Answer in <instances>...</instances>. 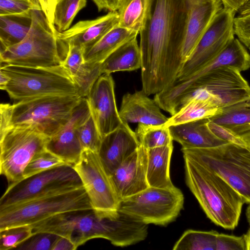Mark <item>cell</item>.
Masks as SVG:
<instances>
[{
    "mask_svg": "<svg viewBox=\"0 0 250 250\" xmlns=\"http://www.w3.org/2000/svg\"><path fill=\"white\" fill-rule=\"evenodd\" d=\"M184 0H154L151 16L139 33L142 90L156 94L173 84L183 65Z\"/></svg>",
    "mask_w": 250,
    "mask_h": 250,
    "instance_id": "obj_1",
    "label": "cell"
},
{
    "mask_svg": "<svg viewBox=\"0 0 250 250\" xmlns=\"http://www.w3.org/2000/svg\"><path fill=\"white\" fill-rule=\"evenodd\" d=\"M211 101L223 108L250 98V85L237 69L224 67L214 69L173 91L163 90L154 100L161 109L173 115L189 99Z\"/></svg>",
    "mask_w": 250,
    "mask_h": 250,
    "instance_id": "obj_2",
    "label": "cell"
},
{
    "mask_svg": "<svg viewBox=\"0 0 250 250\" xmlns=\"http://www.w3.org/2000/svg\"><path fill=\"white\" fill-rule=\"evenodd\" d=\"M187 185L207 217L214 224L233 229L245 201L226 181L196 161L183 156Z\"/></svg>",
    "mask_w": 250,
    "mask_h": 250,
    "instance_id": "obj_3",
    "label": "cell"
},
{
    "mask_svg": "<svg viewBox=\"0 0 250 250\" xmlns=\"http://www.w3.org/2000/svg\"><path fill=\"white\" fill-rule=\"evenodd\" d=\"M80 96H46L1 104L0 131L11 127L30 128L51 137L68 121Z\"/></svg>",
    "mask_w": 250,
    "mask_h": 250,
    "instance_id": "obj_4",
    "label": "cell"
},
{
    "mask_svg": "<svg viewBox=\"0 0 250 250\" xmlns=\"http://www.w3.org/2000/svg\"><path fill=\"white\" fill-rule=\"evenodd\" d=\"M32 23L20 43L0 52V64L31 67L62 64L69 48L42 9L32 10Z\"/></svg>",
    "mask_w": 250,
    "mask_h": 250,
    "instance_id": "obj_5",
    "label": "cell"
},
{
    "mask_svg": "<svg viewBox=\"0 0 250 250\" xmlns=\"http://www.w3.org/2000/svg\"><path fill=\"white\" fill-rule=\"evenodd\" d=\"M90 210L92 208L83 186L54 191L0 208V231L32 227L57 215Z\"/></svg>",
    "mask_w": 250,
    "mask_h": 250,
    "instance_id": "obj_6",
    "label": "cell"
},
{
    "mask_svg": "<svg viewBox=\"0 0 250 250\" xmlns=\"http://www.w3.org/2000/svg\"><path fill=\"white\" fill-rule=\"evenodd\" d=\"M9 81L4 90L17 102L46 96H80V90L63 66L31 67L0 64Z\"/></svg>",
    "mask_w": 250,
    "mask_h": 250,
    "instance_id": "obj_7",
    "label": "cell"
},
{
    "mask_svg": "<svg viewBox=\"0 0 250 250\" xmlns=\"http://www.w3.org/2000/svg\"><path fill=\"white\" fill-rule=\"evenodd\" d=\"M183 156L203 165L226 181L250 204V149L226 143L206 148L182 149Z\"/></svg>",
    "mask_w": 250,
    "mask_h": 250,
    "instance_id": "obj_8",
    "label": "cell"
},
{
    "mask_svg": "<svg viewBox=\"0 0 250 250\" xmlns=\"http://www.w3.org/2000/svg\"><path fill=\"white\" fill-rule=\"evenodd\" d=\"M184 202L183 193L175 186L148 187L121 200L119 211L147 225L166 226L178 217Z\"/></svg>",
    "mask_w": 250,
    "mask_h": 250,
    "instance_id": "obj_9",
    "label": "cell"
},
{
    "mask_svg": "<svg viewBox=\"0 0 250 250\" xmlns=\"http://www.w3.org/2000/svg\"><path fill=\"white\" fill-rule=\"evenodd\" d=\"M33 234L49 232L69 239L77 248L94 238L111 242L116 231L114 218H101L93 210L54 216L32 226Z\"/></svg>",
    "mask_w": 250,
    "mask_h": 250,
    "instance_id": "obj_10",
    "label": "cell"
},
{
    "mask_svg": "<svg viewBox=\"0 0 250 250\" xmlns=\"http://www.w3.org/2000/svg\"><path fill=\"white\" fill-rule=\"evenodd\" d=\"M50 137L37 130L11 127L0 131V173L10 183L23 179L32 157L46 149Z\"/></svg>",
    "mask_w": 250,
    "mask_h": 250,
    "instance_id": "obj_11",
    "label": "cell"
},
{
    "mask_svg": "<svg viewBox=\"0 0 250 250\" xmlns=\"http://www.w3.org/2000/svg\"><path fill=\"white\" fill-rule=\"evenodd\" d=\"M73 167L95 214L101 218L116 217L120 201L110 175L105 169L98 153L83 150L79 161Z\"/></svg>",
    "mask_w": 250,
    "mask_h": 250,
    "instance_id": "obj_12",
    "label": "cell"
},
{
    "mask_svg": "<svg viewBox=\"0 0 250 250\" xmlns=\"http://www.w3.org/2000/svg\"><path fill=\"white\" fill-rule=\"evenodd\" d=\"M83 186L74 167L64 164L10 183L0 198V208Z\"/></svg>",
    "mask_w": 250,
    "mask_h": 250,
    "instance_id": "obj_13",
    "label": "cell"
},
{
    "mask_svg": "<svg viewBox=\"0 0 250 250\" xmlns=\"http://www.w3.org/2000/svg\"><path fill=\"white\" fill-rule=\"evenodd\" d=\"M235 11L223 8L216 14L193 51L183 63L176 81L197 71L216 58L235 38Z\"/></svg>",
    "mask_w": 250,
    "mask_h": 250,
    "instance_id": "obj_14",
    "label": "cell"
},
{
    "mask_svg": "<svg viewBox=\"0 0 250 250\" xmlns=\"http://www.w3.org/2000/svg\"><path fill=\"white\" fill-rule=\"evenodd\" d=\"M86 98L91 115L102 138L123 123L117 109L114 82L111 74H102Z\"/></svg>",
    "mask_w": 250,
    "mask_h": 250,
    "instance_id": "obj_15",
    "label": "cell"
},
{
    "mask_svg": "<svg viewBox=\"0 0 250 250\" xmlns=\"http://www.w3.org/2000/svg\"><path fill=\"white\" fill-rule=\"evenodd\" d=\"M90 115L87 99L86 97H83L66 123L50 137L46 149L57 155L65 164L74 166L79 161L83 151L78 130Z\"/></svg>",
    "mask_w": 250,
    "mask_h": 250,
    "instance_id": "obj_16",
    "label": "cell"
},
{
    "mask_svg": "<svg viewBox=\"0 0 250 250\" xmlns=\"http://www.w3.org/2000/svg\"><path fill=\"white\" fill-rule=\"evenodd\" d=\"M186 23L182 48L183 64L192 53L216 14L223 8L221 0H184Z\"/></svg>",
    "mask_w": 250,
    "mask_h": 250,
    "instance_id": "obj_17",
    "label": "cell"
},
{
    "mask_svg": "<svg viewBox=\"0 0 250 250\" xmlns=\"http://www.w3.org/2000/svg\"><path fill=\"white\" fill-rule=\"evenodd\" d=\"M146 149L140 146L110 175L120 201L149 187L146 174Z\"/></svg>",
    "mask_w": 250,
    "mask_h": 250,
    "instance_id": "obj_18",
    "label": "cell"
},
{
    "mask_svg": "<svg viewBox=\"0 0 250 250\" xmlns=\"http://www.w3.org/2000/svg\"><path fill=\"white\" fill-rule=\"evenodd\" d=\"M140 146L135 132L128 124L123 122L102 138L98 154L106 171L111 175Z\"/></svg>",
    "mask_w": 250,
    "mask_h": 250,
    "instance_id": "obj_19",
    "label": "cell"
},
{
    "mask_svg": "<svg viewBox=\"0 0 250 250\" xmlns=\"http://www.w3.org/2000/svg\"><path fill=\"white\" fill-rule=\"evenodd\" d=\"M118 23V12H109L93 20L81 21L67 30L59 32V37L68 45L78 46L84 52L117 26Z\"/></svg>",
    "mask_w": 250,
    "mask_h": 250,
    "instance_id": "obj_20",
    "label": "cell"
},
{
    "mask_svg": "<svg viewBox=\"0 0 250 250\" xmlns=\"http://www.w3.org/2000/svg\"><path fill=\"white\" fill-rule=\"evenodd\" d=\"M224 67L234 68L240 72L250 68V54L238 38H234L216 58L203 67L182 80L175 81L164 90H178L209 72Z\"/></svg>",
    "mask_w": 250,
    "mask_h": 250,
    "instance_id": "obj_21",
    "label": "cell"
},
{
    "mask_svg": "<svg viewBox=\"0 0 250 250\" xmlns=\"http://www.w3.org/2000/svg\"><path fill=\"white\" fill-rule=\"evenodd\" d=\"M154 99L148 97L142 90L124 95L120 109L123 122L148 125H162L168 118L161 111Z\"/></svg>",
    "mask_w": 250,
    "mask_h": 250,
    "instance_id": "obj_22",
    "label": "cell"
},
{
    "mask_svg": "<svg viewBox=\"0 0 250 250\" xmlns=\"http://www.w3.org/2000/svg\"><path fill=\"white\" fill-rule=\"evenodd\" d=\"M208 119H203L168 126L173 140L182 149L206 148L227 142L216 136L208 125Z\"/></svg>",
    "mask_w": 250,
    "mask_h": 250,
    "instance_id": "obj_23",
    "label": "cell"
},
{
    "mask_svg": "<svg viewBox=\"0 0 250 250\" xmlns=\"http://www.w3.org/2000/svg\"><path fill=\"white\" fill-rule=\"evenodd\" d=\"M62 64L79 87L82 97H86L95 83L102 75L100 64L84 62L83 51L75 45H69Z\"/></svg>",
    "mask_w": 250,
    "mask_h": 250,
    "instance_id": "obj_24",
    "label": "cell"
},
{
    "mask_svg": "<svg viewBox=\"0 0 250 250\" xmlns=\"http://www.w3.org/2000/svg\"><path fill=\"white\" fill-rule=\"evenodd\" d=\"M173 144L146 149V174L149 187L172 188L170 164Z\"/></svg>",
    "mask_w": 250,
    "mask_h": 250,
    "instance_id": "obj_25",
    "label": "cell"
},
{
    "mask_svg": "<svg viewBox=\"0 0 250 250\" xmlns=\"http://www.w3.org/2000/svg\"><path fill=\"white\" fill-rule=\"evenodd\" d=\"M137 32L116 26L99 41L83 52L84 62L91 64L102 63L121 45L136 38Z\"/></svg>",
    "mask_w": 250,
    "mask_h": 250,
    "instance_id": "obj_26",
    "label": "cell"
},
{
    "mask_svg": "<svg viewBox=\"0 0 250 250\" xmlns=\"http://www.w3.org/2000/svg\"><path fill=\"white\" fill-rule=\"evenodd\" d=\"M142 63L141 49L136 37L119 47L101 63V73L133 71L141 68Z\"/></svg>",
    "mask_w": 250,
    "mask_h": 250,
    "instance_id": "obj_27",
    "label": "cell"
},
{
    "mask_svg": "<svg viewBox=\"0 0 250 250\" xmlns=\"http://www.w3.org/2000/svg\"><path fill=\"white\" fill-rule=\"evenodd\" d=\"M154 0H122L117 11L118 26L139 33L152 14Z\"/></svg>",
    "mask_w": 250,
    "mask_h": 250,
    "instance_id": "obj_28",
    "label": "cell"
},
{
    "mask_svg": "<svg viewBox=\"0 0 250 250\" xmlns=\"http://www.w3.org/2000/svg\"><path fill=\"white\" fill-rule=\"evenodd\" d=\"M32 10L0 15V52L20 43L26 37L32 25Z\"/></svg>",
    "mask_w": 250,
    "mask_h": 250,
    "instance_id": "obj_29",
    "label": "cell"
},
{
    "mask_svg": "<svg viewBox=\"0 0 250 250\" xmlns=\"http://www.w3.org/2000/svg\"><path fill=\"white\" fill-rule=\"evenodd\" d=\"M208 119L238 136L250 131V98L222 108Z\"/></svg>",
    "mask_w": 250,
    "mask_h": 250,
    "instance_id": "obj_30",
    "label": "cell"
},
{
    "mask_svg": "<svg viewBox=\"0 0 250 250\" xmlns=\"http://www.w3.org/2000/svg\"><path fill=\"white\" fill-rule=\"evenodd\" d=\"M221 108L211 101L191 98L168 118L167 126L176 125L203 119H208L219 113Z\"/></svg>",
    "mask_w": 250,
    "mask_h": 250,
    "instance_id": "obj_31",
    "label": "cell"
},
{
    "mask_svg": "<svg viewBox=\"0 0 250 250\" xmlns=\"http://www.w3.org/2000/svg\"><path fill=\"white\" fill-rule=\"evenodd\" d=\"M135 132L140 145L147 149L167 146L173 141L166 124H138Z\"/></svg>",
    "mask_w": 250,
    "mask_h": 250,
    "instance_id": "obj_32",
    "label": "cell"
},
{
    "mask_svg": "<svg viewBox=\"0 0 250 250\" xmlns=\"http://www.w3.org/2000/svg\"><path fill=\"white\" fill-rule=\"evenodd\" d=\"M217 232L188 229L173 248V250H216Z\"/></svg>",
    "mask_w": 250,
    "mask_h": 250,
    "instance_id": "obj_33",
    "label": "cell"
},
{
    "mask_svg": "<svg viewBox=\"0 0 250 250\" xmlns=\"http://www.w3.org/2000/svg\"><path fill=\"white\" fill-rule=\"evenodd\" d=\"M86 0H58L55 6L53 24L59 32L70 28L74 18L86 5Z\"/></svg>",
    "mask_w": 250,
    "mask_h": 250,
    "instance_id": "obj_34",
    "label": "cell"
},
{
    "mask_svg": "<svg viewBox=\"0 0 250 250\" xmlns=\"http://www.w3.org/2000/svg\"><path fill=\"white\" fill-rule=\"evenodd\" d=\"M65 164L57 155L46 149L36 153L25 167L23 178Z\"/></svg>",
    "mask_w": 250,
    "mask_h": 250,
    "instance_id": "obj_35",
    "label": "cell"
},
{
    "mask_svg": "<svg viewBox=\"0 0 250 250\" xmlns=\"http://www.w3.org/2000/svg\"><path fill=\"white\" fill-rule=\"evenodd\" d=\"M78 135L83 148L98 153L102 137L91 115L79 128Z\"/></svg>",
    "mask_w": 250,
    "mask_h": 250,
    "instance_id": "obj_36",
    "label": "cell"
},
{
    "mask_svg": "<svg viewBox=\"0 0 250 250\" xmlns=\"http://www.w3.org/2000/svg\"><path fill=\"white\" fill-rule=\"evenodd\" d=\"M33 235L29 226L16 227L0 231V250L16 249Z\"/></svg>",
    "mask_w": 250,
    "mask_h": 250,
    "instance_id": "obj_37",
    "label": "cell"
},
{
    "mask_svg": "<svg viewBox=\"0 0 250 250\" xmlns=\"http://www.w3.org/2000/svg\"><path fill=\"white\" fill-rule=\"evenodd\" d=\"M59 236L49 232L33 234L16 249L23 250H52Z\"/></svg>",
    "mask_w": 250,
    "mask_h": 250,
    "instance_id": "obj_38",
    "label": "cell"
},
{
    "mask_svg": "<svg viewBox=\"0 0 250 250\" xmlns=\"http://www.w3.org/2000/svg\"><path fill=\"white\" fill-rule=\"evenodd\" d=\"M33 9L42 8L29 0H0V15L20 14Z\"/></svg>",
    "mask_w": 250,
    "mask_h": 250,
    "instance_id": "obj_39",
    "label": "cell"
},
{
    "mask_svg": "<svg viewBox=\"0 0 250 250\" xmlns=\"http://www.w3.org/2000/svg\"><path fill=\"white\" fill-rule=\"evenodd\" d=\"M234 27L235 35L250 50V12L235 16Z\"/></svg>",
    "mask_w": 250,
    "mask_h": 250,
    "instance_id": "obj_40",
    "label": "cell"
},
{
    "mask_svg": "<svg viewBox=\"0 0 250 250\" xmlns=\"http://www.w3.org/2000/svg\"><path fill=\"white\" fill-rule=\"evenodd\" d=\"M216 250H246L243 236L217 233Z\"/></svg>",
    "mask_w": 250,
    "mask_h": 250,
    "instance_id": "obj_41",
    "label": "cell"
},
{
    "mask_svg": "<svg viewBox=\"0 0 250 250\" xmlns=\"http://www.w3.org/2000/svg\"><path fill=\"white\" fill-rule=\"evenodd\" d=\"M208 125L211 131L218 137L227 143L246 146L241 138L229 129L216 124L208 119Z\"/></svg>",
    "mask_w": 250,
    "mask_h": 250,
    "instance_id": "obj_42",
    "label": "cell"
},
{
    "mask_svg": "<svg viewBox=\"0 0 250 250\" xmlns=\"http://www.w3.org/2000/svg\"><path fill=\"white\" fill-rule=\"evenodd\" d=\"M98 8L99 11L102 10L109 12L117 11L122 0H92Z\"/></svg>",
    "mask_w": 250,
    "mask_h": 250,
    "instance_id": "obj_43",
    "label": "cell"
},
{
    "mask_svg": "<svg viewBox=\"0 0 250 250\" xmlns=\"http://www.w3.org/2000/svg\"><path fill=\"white\" fill-rule=\"evenodd\" d=\"M58 0H38L45 16L53 24L55 8Z\"/></svg>",
    "mask_w": 250,
    "mask_h": 250,
    "instance_id": "obj_44",
    "label": "cell"
},
{
    "mask_svg": "<svg viewBox=\"0 0 250 250\" xmlns=\"http://www.w3.org/2000/svg\"><path fill=\"white\" fill-rule=\"evenodd\" d=\"M77 248L68 238L59 236L52 248V250H75Z\"/></svg>",
    "mask_w": 250,
    "mask_h": 250,
    "instance_id": "obj_45",
    "label": "cell"
},
{
    "mask_svg": "<svg viewBox=\"0 0 250 250\" xmlns=\"http://www.w3.org/2000/svg\"><path fill=\"white\" fill-rule=\"evenodd\" d=\"M249 0H221L223 7L230 9L236 12Z\"/></svg>",
    "mask_w": 250,
    "mask_h": 250,
    "instance_id": "obj_46",
    "label": "cell"
},
{
    "mask_svg": "<svg viewBox=\"0 0 250 250\" xmlns=\"http://www.w3.org/2000/svg\"><path fill=\"white\" fill-rule=\"evenodd\" d=\"M9 81L8 77L4 73L0 71V88L4 90L5 86Z\"/></svg>",
    "mask_w": 250,
    "mask_h": 250,
    "instance_id": "obj_47",
    "label": "cell"
},
{
    "mask_svg": "<svg viewBox=\"0 0 250 250\" xmlns=\"http://www.w3.org/2000/svg\"><path fill=\"white\" fill-rule=\"evenodd\" d=\"M245 146L250 149V131L239 136Z\"/></svg>",
    "mask_w": 250,
    "mask_h": 250,
    "instance_id": "obj_48",
    "label": "cell"
},
{
    "mask_svg": "<svg viewBox=\"0 0 250 250\" xmlns=\"http://www.w3.org/2000/svg\"><path fill=\"white\" fill-rule=\"evenodd\" d=\"M246 245V250H250V227L247 233L243 236Z\"/></svg>",
    "mask_w": 250,
    "mask_h": 250,
    "instance_id": "obj_49",
    "label": "cell"
},
{
    "mask_svg": "<svg viewBox=\"0 0 250 250\" xmlns=\"http://www.w3.org/2000/svg\"><path fill=\"white\" fill-rule=\"evenodd\" d=\"M250 12V0L245 4L238 11V14L241 15Z\"/></svg>",
    "mask_w": 250,
    "mask_h": 250,
    "instance_id": "obj_50",
    "label": "cell"
},
{
    "mask_svg": "<svg viewBox=\"0 0 250 250\" xmlns=\"http://www.w3.org/2000/svg\"><path fill=\"white\" fill-rule=\"evenodd\" d=\"M246 215L247 220L249 224H250V204H249V206L246 209Z\"/></svg>",
    "mask_w": 250,
    "mask_h": 250,
    "instance_id": "obj_51",
    "label": "cell"
},
{
    "mask_svg": "<svg viewBox=\"0 0 250 250\" xmlns=\"http://www.w3.org/2000/svg\"><path fill=\"white\" fill-rule=\"evenodd\" d=\"M29 0L32 1L33 2H34L36 4H40V3H39L38 0Z\"/></svg>",
    "mask_w": 250,
    "mask_h": 250,
    "instance_id": "obj_52",
    "label": "cell"
},
{
    "mask_svg": "<svg viewBox=\"0 0 250 250\" xmlns=\"http://www.w3.org/2000/svg\"><path fill=\"white\" fill-rule=\"evenodd\" d=\"M58 0H57V1H58Z\"/></svg>",
    "mask_w": 250,
    "mask_h": 250,
    "instance_id": "obj_53",
    "label": "cell"
}]
</instances>
